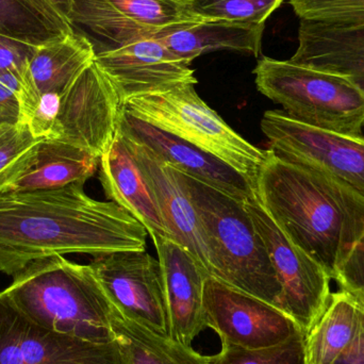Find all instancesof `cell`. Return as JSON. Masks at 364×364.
<instances>
[{
  "label": "cell",
  "mask_w": 364,
  "mask_h": 364,
  "mask_svg": "<svg viewBox=\"0 0 364 364\" xmlns=\"http://www.w3.org/2000/svg\"><path fill=\"white\" fill-rule=\"evenodd\" d=\"M168 1L175 2V4H181V6H188V4H194L197 0H168Z\"/></svg>",
  "instance_id": "obj_35"
},
{
  "label": "cell",
  "mask_w": 364,
  "mask_h": 364,
  "mask_svg": "<svg viewBox=\"0 0 364 364\" xmlns=\"http://www.w3.org/2000/svg\"><path fill=\"white\" fill-rule=\"evenodd\" d=\"M243 203L267 247L282 284L280 309L306 335L331 297V279L320 264L278 228L257 195Z\"/></svg>",
  "instance_id": "obj_8"
},
{
  "label": "cell",
  "mask_w": 364,
  "mask_h": 364,
  "mask_svg": "<svg viewBox=\"0 0 364 364\" xmlns=\"http://www.w3.org/2000/svg\"><path fill=\"white\" fill-rule=\"evenodd\" d=\"M23 123L21 98L0 82V128L14 127Z\"/></svg>",
  "instance_id": "obj_32"
},
{
  "label": "cell",
  "mask_w": 364,
  "mask_h": 364,
  "mask_svg": "<svg viewBox=\"0 0 364 364\" xmlns=\"http://www.w3.org/2000/svg\"><path fill=\"white\" fill-rule=\"evenodd\" d=\"M0 364H128L117 340L94 343L47 331L0 293Z\"/></svg>",
  "instance_id": "obj_12"
},
{
  "label": "cell",
  "mask_w": 364,
  "mask_h": 364,
  "mask_svg": "<svg viewBox=\"0 0 364 364\" xmlns=\"http://www.w3.org/2000/svg\"><path fill=\"white\" fill-rule=\"evenodd\" d=\"M112 331L128 364H210L209 356L168 336L154 333L126 318L115 306Z\"/></svg>",
  "instance_id": "obj_24"
},
{
  "label": "cell",
  "mask_w": 364,
  "mask_h": 364,
  "mask_svg": "<svg viewBox=\"0 0 364 364\" xmlns=\"http://www.w3.org/2000/svg\"><path fill=\"white\" fill-rule=\"evenodd\" d=\"M333 364H364V304L361 301L360 322L356 335Z\"/></svg>",
  "instance_id": "obj_33"
},
{
  "label": "cell",
  "mask_w": 364,
  "mask_h": 364,
  "mask_svg": "<svg viewBox=\"0 0 364 364\" xmlns=\"http://www.w3.org/2000/svg\"><path fill=\"white\" fill-rule=\"evenodd\" d=\"M122 107L114 87L94 60L61 94L49 138L100 159L117 136Z\"/></svg>",
  "instance_id": "obj_11"
},
{
  "label": "cell",
  "mask_w": 364,
  "mask_h": 364,
  "mask_svg": "<svg viewBox=\"0 0 364 364\" xmlns=\"http://www.w3.org/2000/svg\"><path fill=\"white\" fill-rule=\"evenodd\" d=\"M284 0H197L188 8L207 21L265 25Z\"/></svg>",
  "instance_id": "obj_26"
},
{
  "label": "cell",
  "mask_w": 364,
  "mask_h": 364,
  "mask_svg": "<svg viewBox=\"0 0 364 364\" xmlns=\"http://www.w3.org/2000/svg\"><path fill=\"white\" fill-rule=\"evenodd\" d=\"M93 258L90 267L115 308L154 333L170 337V314L159 260L145 250Z\"/></svg>",
  "instance_id": "obj_10"
},
{
  "label": "cell",
  "mask_w": 364,
  "mask_h": 364,
  "mask_svg": "<svg viewBox=\"0 0 364 364\" xmlns=\"http://www.w3.org/2000/svg\"><path fill=\"white\" fill-rule=\"evenodd\" d=\"M55 8H57L60 12L63 13L68 18V13L70 10V0H48Z\"/></svg>",
  "instance_id": "obj_34"
},
{
  "label": "cell",
  "mask_w": 364,
  "mask_h": 364,
  "mask_svg": "<svg viewBox=\"0 0 364 364\" xmlns=\"http://www.w3.org/2000/svg\"><path fill=\"white\" fill-rule=\"evenodd\" d=\"M175 171L205 233L211 277L280 309L282 284L244 203Z\"/></svg>",
  "instance_id": "obj_4"
},
{
  "label": "cell",
  "mask_w": 364,
  "mask_h": 364,
  "mask_svg": "<svg viewBox=\"0 0 364 364\" xmlns=\"http://www.w3.org/2000/svg\"><path fill=\"white\" fill-rule=\"evenodd\" d=\"M161 265L170 314V337L191 346L205 331L203 287L209 274L199 261L170 237L154 239Z\"/></svg>",
  "instance_id": "obj_18"
},
{
  "label": "cell",
  "mask_w": 364,
  "mask_h": 364,
  "mask_svg": "<svg viewBox=\"0 0 364 364\" xmlns=\"http://www.w3.org/2000/svg\"><path fill=\"white\" fill-rule=\"evenodd\" d=\"M100 160V179L108 198L136 218L151 239H172L154 193L119 132Z\"/></svg>",
  "instance_id": "obj_20"
},
{
  "label": "cell",
  "mask_w": 364,
  "mask_h": 364,
  "mask_svg": "<svg viewBox=\"0 0 364 364\" xmlns=\"http://www.w3.org/2000/svg\"><path fill=\"white\" fill-rule=\"evenodd\" d=\"M119 134L154 193L171 237L186 247L211 276V255L205 233L176 171L149 147Z\"/></svg>",
  "instance_id": "obj_16"
},
{
  "label": "cell",
  "mask_w": 364,
  "mask_h": 364,
  "mask_svg": "<svg viewBox=\"0 0 364 364\" xmlns=\"http://www.w3.org/2000/svg\"><path fill=\"white\" fill-rule=\"evenodd\" d=\"M95 57V47L89 38L75 31L38 46L21 98L23 123L41 96L63 93Z\"/></svg>",
  "instance_id": "obj_19"
},
{
  "label": "cell",
  "mask_w": 364,
  "mask_h": 364,
  "mask_svg": "<svg viewBox=\"0 0 364 364\" xmlns=\"http://www.w3.org/2000/svg\"><path fill=\"white\" fill-rule=\"evenodd\" d=\"M256 195L286 237L335 280L363 235V199L335 179L269 149Z\"/></svg>",
  "instance_id": "obj_2"
},
{
  "label": "cell",
  "mask_w": 364,
  "mask_h": 364,
  "mask_svg": "<svg viewBox=\"0 0 364 364\" xmlns=\"http://www.w3.org/2000/svg\"><path fill=\"white\" fill-rule=\"evenodd\" d=\"M210 364H308L305 335L296 333L290 339L271 348L246 350L222 346L209 356Z\"/></svg>",
  "instance_id": "obj_27"
},
{
  "label": "cell",
  "mask_w": 364,
  "mask_h": 364,
  "mask_svg": "<svg viewBox=\"0 0 364 364\" xmlns=\"http://www.w3.org/2000/svg\"><path fill=\"white\" fill-rule=\"evenodd\" d=\"M295 63L350 77L364 92V27L340 28L299 21Z\"/></svg>",
  "instance_id": "obj_21"
},
{
  "label": "cell",
  "mask_w": 364,
  "mask_h": 364,
  "mask_svg": "<svg viewBox=\"0 0 364 364\" xmlns=\"http://www.w3.org/2000/svg\"><path fill=\"white\" fill-rule=\"evenodd\" d=\"M261 130L269 149L293 164L318 171L364 200V136L333 134L295 121L282 110L267 111Z\"/></svg>",
  "instance_id": "obj_7"
},
{
  "label": "cell",
  "mask_w": 364,
  "mask_h": 364,
  "mask_svg": "<svg viewBox=\"0 0 364 364\" xmlns=\"http://www.w3.org/2000/svg\"><path fill=\"white\" fill-rule=\"evenodd\" d=\"M360 322V301L350 293H331L305 335L308 364H333L354 339Z\"/></svg>",
  "instance_id": "obj_23"
},
{
  "label": "cell",
  "mask_w": 364,
  "mask_h": 364,
  "mask_svg": "<svg viewBox=\"0 0 364 364\" xmlns=\"http://www.w3.org/2000/svg\"><path fill=\"white\" fill-rule=\"evenodd\" d=\"M183 83L168 91L132 98L124 108L136 119L173 134L218 158L243 175L256 190L267 149H258L242 138Z\"/></svg>",
  "instance_id": "obj_6"
},
{
  "label": "cell",
  "mask_w": 364,
  "mask_h": 364,
  "mask_svg": "<svg viewBox=\"0 0 364 364\" xmlns=\"http://www.w3.org/2000/svg\"><path fill=\"white\" fill-rule=\"evenodd\" d=\"M97 158L85 149L41 138L0 173V196L83 183L95 174Z\"/></svg>",
  "instance_id": "obj_17"
},
{
  "label": "cell",
  "mask_w": 364,
  "mask_h": 364,
  "mask_svg": "<svg viewBox=\"0 0 364 364\" xmlns=\"http://www.w3.org/2000/svg\"><path fill=\"white\" fill-rule=\"evenodd\" d=\"M299 21L329 27H364V0H289Z\"/></svg>",
  "instance_id": "obj_28"
},
{
  "label": "cell",
  "mask_w": 364,
  "mask_h": 364,
  "mask_svg": "<svg viewBox=\"0 0 364 364\" xmlns=\"http://www.w3.org/2000/svg\"><path fill=\"white\" fill-rule=\"evenodd\" d=\"M341 290L364 304V233L335 278Z\"/></svg>",
  "instance_id": "obj_30"
},
{
  "label": "cell",
  "mask_w": 364,
  "mask_h": 364,
  "mask_svg": "<svg viewBox=\"0 0 364 364\" xmlns=\"http://www.w3.org/2000/svg\"><path fill=\"white\" fill-rule=\"evenodd\" d=\"M4 290L43 328L94 343L114 340V305L89 265L51 256L32 261Z\"/></svg>",
  "instance_id": "obj_3"
},
{
  "label": "cell",
  "mask_w": 364,
  "mask_h": 364,
  "mask_svg": "<svg viewBox=\"0 0 364 364\" xmlns=\"http://www.w3.org/2000/svg\"><path fill=\"white\" fill-rule=\"evenodd\" d=\"M257 89L299 123L346 136L364 127V92L350 77L263 57L252 70Z\"/></svg>",
  "instance_id": "obj_5"
},
{
  "label": "cell",
  "mask_w": 364,
  "mask_h": 364,
  "mask_svg": "<svg viewBox=\"0 0 364 364\" xmlns=\"http://www.w3.org/2000/svg\"><path fill=\"white\" fill-rule=\"evenodd\" d=\"M83 183L0 196V271L16 275L32 261L145 250L149 232L113 201L91 198Z\"/></svg>",
  "instance_id": "obj_1"
},
{
  "label": "cell",
  "mask_w": 364,
  "mask_h": 364,
  "mask_svg": "<svg viewBox=\"0 0 364 364\" xmlns=\"http://www.w3.org/2000/svg\"><path fill=\"white\" fill-rule=\"evenodd\" d=\"M203 318L222 346L271 348L301 333L294 321L275 306L232 288L216 278L205 279Z\"/></svg>",
  "instance_id": "obj_9"
},
{
  "label": "cell",
  "mask_w": 364,
  "mask_h": 364,
  "mask_svg": "<svg viewBox=\"0 0 364 364\" xmlns=\"http://www.w3.org/2000/svg\"><path fill=\"white\" fill-rule=\"evenodd\" d=\"M38 46L0 34V82L21 98L30 61Z\"/></svg>",
  "instance_id": "obj_29"
},
{
  "label": "cell",
  "mask_w": 364,
  "mask_h": 364,
  "mask_svg": "<svg viewBox=\"0 0 364 364\" xmlns=\"http://www.w3.org/2000/svg\"><path fill=\"white\" fill-rule=\"evenodd\" d=\"M68 19L110 42L111 48L207 21L168 0H70Z\"/></svg>",
  "instance_id": "obj_13"
},
{
  "label": "cell",
  "mask_w": 364,
  "mask_h": 364,
  "mask_svg": "<svg viewBox=\"0 0 364 364\" xmlns=\"http://www.w3.org/2000/svg\"><path fill=\"white\" fill-rule=\"evenodd\" d=\"M117 132L149 147L175 170L218 188L240 203L256 195L254 186L235 168L194 145L136 119L124 107Z\"/></svg>",
  "instance_id": "obj_15"
},
{
  "label": "cell",
  "mask_w": 364,
  "mask_h": 364,
  "mask_svg": "<svg viewBox=\"0 0 364 364\" xmlns=\"http://www.w3.org/2000/svg\"><path fill=\"white\" fill-rule=\"evenodd\" d=\"M38 140L26 123L0 128V173L16 161Z\"/></svg>",
  "instance_id": "obj_31"
},
{
  "label": "cell",
  "mask_w": 364,
  "mask_h": 364,
  "mask_svg": "<svg viewBox=\"0 0 364 364\" xmlns=\"http://www.w3.org/2000/svg\"><path fill=\"white\" fill-rule=\"evenodd\" d=\"M95 62L123 105L139 96L168 91L183 83H197L192 62L173 53L159 38L96 51Z\"/></svg>",
  "instance_id": "obj_14"
},
{
  "label": "cell",
  "mask_w": 364,
  "mask_h": 364,
  "mask_svg": "<svg viewBox=\"0 0 364 364\" xmlns=\"http://www.w3.org/2000/svg\"><path fill=\"white\" fill-rule=\"evenodd\" d=\"M74 31L70 19L48 0H0V34L41 46Z\"/></svg>",
  "instance_id": "obj_25"
},
{
  "label": "cell",
  "mask_w": 364,
  "mask_h": 364,
  "mask_svg": "<svg viewBox=\"0 0 364 364\" xmlns=\"http://www.w3.org/2000/svg\"><path fill=\"white\" fill-rule=\"evenodd\" d=\"M265 25L207 21L159 36L173 53L193 62L205 53L218 50L260 55Z\"/></svg>",
  "instance_id": "obj_22"
}]
</instances>
